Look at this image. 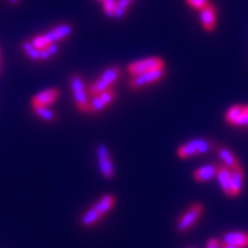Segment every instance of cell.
<instances>
[{"instance_id": "obj_1", "label": "cell", "mask_w": 248, "mask_h": 248, "mask_svg": "<svg viewBox=\"0 0 248 248\" xmlns=\"http://www.w3.org/2000/svg\"><path fill=\"white\" fill-rule=\"evenodd\" d=\"M74 31V27L69 23H62L60 26L55 27L53 30L48 31L45 34L37 36L31 41L38 49H43L51 43H59L63 39H66Z\"/></svg>"}, {"instance_id": "obj_2", "label": "cell", "mask_w": 248, "mask_h": 248, "mask_svg": "<svg viewBox=\"0 0 248 248\" xmlns=\"http://www.w3.org/2000/svg\"><path fill=\"white\" fill-rule=\"evenodd\" d=\"M121 67H118V66L108 67V69L101 74L100 78H99L98 80H95L92 85H90V88H89V95L95 96V95L100 94V93L105 92V90L111 89V85L117 81L118 78H121Z\"/></svg>"}, {"instance_id": "obj_3", "label": "cell", "mask_w": 248, "mask_h": 248, "mask_svg": "<svg viewBox=\"0 0 248 248\" xmlns=\"http://www.w3.org/2000/svg\"><path fill=\"white\" fill-rule=\"evenodd\" d=\"M216 147V144H213L210 140H193L187 142V143L183 144L181 147L177 150V156L180 158H189V157L196 156V155H205L213 148Z\"/></svg>"}, {"instance_id": "obj_4", "label": "cell", "mask_w": 248, "mask_h": 248, "mask_svg": "<svg viewBox=\"0 0 248 248\" xmlns=\"http://www.w3.org/2000/svg\"><path fill=\"white\" fill-rule=\"evenodd\" d=\"M70 84H71V90L74 93V98H75L76 107L80 111H85L88 113L89 108V93H86L85 82L82 78L78 74H74L70 78Z\"/></svg>"}, {"instance_id": "obj_5", "label": "cell", "mask_w": 248, "mask_h": 248, "mask_svg": "<svg viewBox=\"0 0 248 248\" xmlns=\"http://www.w3.org/2000/svg\"><path fill=\"white\" fill-rule=\"evenodd\" d=\"M202 212H204V208H202V204H199V202L191 204L189 209L186 210L183 214V217L179 219V222H177L176 225L177 232L184 233L187 229L191 228L199 220L200 217L202 216Z\"/></svg>"}, {"instance_id": "obj_6", "label": "cell", "mask_w": 248, "mask_h": 248, "mask_svg": "<svg viewBox=\"0 0 248 248\" xmlns=\"http://www.w3.org/2000/svg\"><path fill=\"white\" fill-rule=\"evenodd\" d=\"M157 69H165V62L160 57H148V59L138 60V61L132 62L131 65L128 66V72L131 76L140 75L143 72L152 71Z\"/></svg>"}, {"instance_id": "obj_7", "label": "cell", "mask_w": 248, "mask_h": 248, "mask_svg": "<svg viewBox=\"0 0 248 248\" xmlns=\"http://www.w3.org/2000/svg\"><path fill=\"white\" fill-rule=\"evenodd\" d=\"M163 75H165V69H157L152 70V71L143 72V74H140V75L132 76L131 81H129V88L132 90H140L144 86L158 82L163 78Z\"/></svg>"}, {"instance_id": "obj_8", "label": "cell", "mask_w": 248, "mask_h": 248, "mask_svg": "<svg viewBox=\"0 0 248 248\" xmlns=\"http://www.w3.org/2000/svg\"><path fill=\"white\" fill-rule=\"evenodd\" d=\"M115 99V92L113 89L105 90V92L100 93V94L92 96L90 101H89V108L88 113L90 114H98L101 110H104L107 107L114 101Z\"/></svg>"}, {"instance_id": "obj_9", "label": "cell", "mask_w": 248, "mask_h": 248, "mask_svg": "<svg viewBox=\"0 0 248 248\" xmlns=\"http://www.w3.org/2000/svg\"><path fill=\"white\" fill-rule=\"evenodd\" d=\"M96 154H98L99 167H100V171L101 173H103V176H104L105 179H113V177H114L115 170L108 147H107L104 143L99 144Z\"/></svg>"}, {"instance_id": "obj_10", "label": "cell", "mask_w": 248, "mask_h": 248, "mask_svg": "<svg viewBox=\"0 0 248 248\" xmlns=\"http://www.w3.org/2000/svg\"><path fill=\"white\" fill-rule=\"evenodd\" d=\"M59 95L60 92L57 89H47V90H43V92L37 94L32 99L33 108H36V107H48L49 104H52L53 101L57 100Z\"/></svg>"}, {"instance_id": "obj_11", "label": "cell", "mask_w": 248, "mask_h": 248, "mask_svg": "<svg viewBox=\"0 0 248 248\" xmlns=\"http://www.w3.org/2000/svg\"><path fill=\"white\" fill-rule=\"evenodd\" d=\"M217 177L220 184V187L227 195L232 194V170L224 165H218L217 167Z\"/></svg>"}, {"instance_id": "obj_12", "label": "cell", "mask_w": 248, "mask_h": 248, "mask_svg": "<svg viewBox=\"0 0 248 248\" xmlns=\"http://www.w3.org/2000/svg\"><path fill=\"white\" fill-rule=\"evenodd\" d=\"M200 19H202V28L208 32H212L216 28L217 24V10L213 7L212 4H209L208 7L200 10Z\"/></svg>"}, {"instance_id": "obj_13", "label": "cell", "mask_w": 248, "mask_h": 248, "mask_svg": "<svg viewBox=\"0 0 248 248\" xmlns=\"http://www.w3.org/2000/svg\"><path fill=\"white\" fill-rule=\"evenodd\" d=\"M214 150L217 151V155L219 156V158L223 161V165L228 167V169L233 170L235 167L241 166L238 158H237L228 148L222 147V146H218V144H217L216 147H214Z\"/></svg>"}, {"instance_id": "obj_14", "label": "cell", "mask_w": 248, "mask_h": 248, "mask_svg": "<svg viewBox=\"0 0 248 248\" xmlns=\"http://www.w3.org/2000/svg\"><path fill=\"white\" fill-rule=\"evenodd\" d=\"M223 245L238 246V247H247L248 234L243 232H229L223 237Z\"/></svg>"}, {"instance_id": "obj_15", "label": "cell", "mask_w": 248, "mask_h": 248, "mask_svg": "<svg viewBox=\"0 0 248 248\" xmlns=\"http://www.w3.org/2000/svg\"><path fill=\"white\" fill-rule=\"evenodd\" d=\"M217 165H205V166L200 167L194 172V180L198 183H206L212 180L213 177L217 176Z\"/></svg>"}, {"instance_id": "obj_16", "label": "cell", "mask_w": 248, "mask_h": 248, "mask_svg": "<svg viewBox=\"0 0 248 248\" xmlns=\"http://www.w3.org/2000/svg\"><path fill=\"white\" fill-rule=\"evenodd\" d=\"M243 181H245V172L241 166L235 167L232 170V194L231 196H238L243 187Z\"/></svg>"}, {"instance_id": "obj_17", "label": "cell", "mask_w": 248, "mask_h": 248, "mask_svg": "<svg viewBox=\"0 0 248 248\" xmlns=\"http://www.w3.org/2000/svg\"><path fill=\"white\" fill-rule=\"evenodd\" d=\"M114 204H115V198L113 195H110V194H108V195L103 196L98 202H95L94 205H93V208L98 210L101 216L104 217L107 213L110 212L111 208L114 206Z\"/></svg>"}, {"instance_id": "obj_18", "label": "cell", "mask_w": 248, "mask_h": 248, "mask_svg": "<svg viewBox=\"0 0 248 248\" xmlns=\"http://www.w3.org/2000/svg\"><path fill=\"white\" fill-rule=\"evenodd\" d=\"M101 218H103V216H101L98 210L94 209V208H90L85 214H82L81 219H80V223H81L82 227L89 228V227H93V225L100 222Z\"/></svg>"}, {"instance_id": "obj_19", "label": "cell", "mask_w": 248, "mask_h": 248, "mask_svg": "<svg viewBox=\"0 0 248 248\" xmlns=\"http://www.w3.org/2000/svg\"><path fill=\"white\" fill-rule=\"evenodd\" d=\"M34 113L38 115L41 119L46 122H55L57 121V114H56L55 111L48 109L47 107H36V108H33Z\"/></svg>"}, {"instance_id": "obj_20", "label": "cell", "mask_w": 248, "mask_h": 248, "mask_svg": "<svg viewBox=\"0 0 248 248\" xmlns=\"http://www.w3.org/2000/svg\"><path fill=\"white\" fill-rule=\"evenodd\" d=\"M245 113V107L243 105H234L232 108L229 109L227 115H225V121L228 122L229 124L234 125L235 122L238 121V118Z\"/></svg>"}, {"instance_id": "obj_21", "label": "cell", "mask_w": 248, "mask_h": 248, "mask_svg": "<svg viewBox=\"0 0 248 248\" xmlns=\"http://www.w3.org/2000/svg\"><path fill=\"white\" fill-rule=\"evenodd\" d=\"M22 48H23L26 55L28 56L31 60H33V61H39V57H41V49L37 48V47L34 46L31 41L24 42L23 45H22Z\"/></svg>"}, {"instance_id": "obj_22", "label": "cell", "mask_w": 248, "mask_h": 248, "mask_svg": "<svg viewBox=\"0 0 248 248\" xmlns=\"http://www.w3.org/2000/svg\"><path fill=\"white\" fill-rule=\"evenodd\" d=\"M59 49H60L59 43H51V45H48V46L45 47L43 49H41V57H39V61H47V60H49L51 57L57 55Z\"/></svg>"}, {"instance_id": "obj_23", "label": "cell", "mask_w": 248, "mask_h": 248, "mask_svg": "<svg viewBox=\"0 0 248 248\" xmlns=\"http://www.w3.org/2000/svg\"><path fill=\"white\" fill-rule=\"evenodd\" d=\"M131 3H128L127 0H117V7H115V19H122L125 13H127L128 8H129Z\"/></svg>"}, {"instance_id": "obj_24", "label": "cell", "mask_w": 248, "mask_h": 248, "mask_svg": "<svg viewBox=\"0 0 248 248\" xmlns=\"http://www.w3.org/2000/svg\"><path fill=\"white\" fill-rule=\"evenodd\" d=\"M115 7H117V0H104L103 1V9L105 14L110 18H114Z\"/></svg>"}, {"instance_id": "obj_25", "label": "cell", "mask_w": 248, "mask_h": 248, "mask_svg": "<svg viewBox=\"0 0 248 248\" xmlns=\"http://www.w3.org/2000/svg\"><path fill=\"white\" fill-rule=\"evenodd\" d=\"M186 3L189 4L190 7L194 8V9L202 10L205 7L209 5V0H186Z\"/></svg>"}, {"instance_id": "obj_26", "label": "cell", "mask_w": 248, "mask_h": 248, "mask_svg": "<svg viewBox=\"0 0 248 248\" xmlns=\"http://www.w3.org/2000/svg\"><path fill=\"white\" fill-rule=\"evenodd\" d=\"M247 124H248V113L246 111V108H245V113H243V114L238 118V121L235 122L234 125L242 127V125H247Z\"/></svg>"}, {"instance_id": "obj_27", "label": "cell", "mask_w": 248, "mask_h": 248, "mask_svg": "<svg viewBox=\"0 0 248 248\" xmlns=\"http://www.w3.org/2000/svg\"><path fill=\"white\" fill-rule=\"evenodd\" d=\"M206 248H222V246H220V243H219L218 239L212 238V239H209V242H208Z\"/></svg>"}, {"instance_id": "obj_28", "label": "cell", "mask_w": 248, "mask_h": 248, "mask_svg": "<svg viewBox=\"0 0 248 248\" xmlns=\"http://www.w3.org/2000/svg\"><path fill=\"white\" fill-rule=\"evenodd\" d=\"M222 248H246V247H238V246H228V245H223Z\"/></svg>"}, {"instance_id": "obj_29", "label": "cell", "mask_w": 248, "mask_h": 248, "mask_svg": "<svg viewBox=\"0 0 248 248\" xmlns=\"http://www.w3.org/2000/svg\"><path fill=\"white\" fill-rule=\"evenodd\" d=\"M20 0H9V3L12 4V5H16V4H19Z\"/></svg>"}, {"instance_id": "obj_30", "label": "cell", "mask_w": 248, "mask_h": 248, "mask_svg": "<svg viewBox=\"0 0 248 248\" xmlns=\"http://www.w3.org/2000/svg\"><path fill=\"white\" fill-rule=\"evenodd\" d=\"M127 1H128V3H133V1H134V0H127Z\"/></svg>"}, {"instance_id": "obj_31", "label": "cell", "mask_w": 248, "mask_h": 248, "mask_svg": "<svg viewBox=\"0 0 248 248\" xmlns=\"http://www.w3.org/2000/svg\"><path fill=\"white\" fill-rule=\"evenodd\" d=\"M245 108H246V111H247V113H248V105H247V107H245Z\"/></svg>"}, {"instance_id": "obj_32", "label": "cell", "mask_w": 248, "mask_h": 248, "mask_svg": "<svg viewBox=\"0 0 248 248\" xmlns=\"http://www.w3.org/2000/svg\"><path fill=\"white\" fill-rule=\"evenodd\" d=\"M0 72H1V62H0Z\"/></svg>"}, {"instance_id": "obj_33", "label": "cell", "mask_w": 248, "mask_h": 248, "mask_svg": "<svg viewBox=\"0 0 248 248\" xmlns=\"http://www.w3.org/2000/svg\"><path fill=\"white\" fill-rule=\"evenodd\" d=\"M98 1H101V3H103V1H104V0H98Z\"/></svg>"}]
</instances>
